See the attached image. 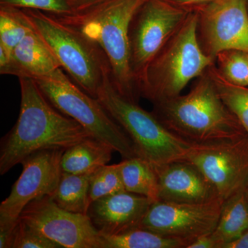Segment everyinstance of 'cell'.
Listing matches in <instances>:
<instances>
[{
	"mask_svg": "<svg viewBox=\"0 0 248 248\" xmlns=\"http://www.w3.org/2000/svg\"><path fill=\"white\" fill-rule=\"evenodd\" d=\"M19 81L20 110L17 122L1 140V175L37 152L66 151L93 137L76 121L53 107L35 79L22 77Z\"/></svg>",
	"mask_w": 248,
	"mask_h": 248,
	"instance_id": "6da1fadb",
	"label": "cell"
},
{
	"mask_svg": "<svg viewBox=\"0 0 248 248\" xmlns=\"http://www.w3.org/2000/svg\"><path fill=\"white\" fill-rule=\"evenodd\" d=\"M153 113L168 130L190 145H202L247 136L207 72L186 95L154 103Z\"/></svg>",
	"mask_w": 248,
	"mask_h": 248,
	"instance_id": "7a4b0ae2",
	"label": "cell"
},
{
	"mask_svg": "<svg viewBox=\"0 0 248 248\" xmlns=\"http://www.w3.org/2000/svg\"><path fill=\"white\" fill-rule=\"evenodd\" d=\"M146 1L104 0L79 12L56 16L102 50L108 62L116 89L124 97L136 103L140 93L130 67V31L135 15Z\"/></svg>",
	"mask_w": 248,
	"mask_h": 248,
	"instance_id": "3957f363",
	"label": "cell"
},
{
	"mask_svg": "<svg viewBox=\"0 0 248 248\" xmlns=\"http://www.w3.org/2000/svg\"><path fill=\"white\" fill-rule=\"evenodd\" d=\"M198 26V13L191 11L148 67L139 90L153 104L180 95L191 80L203 76L213 64L215 58L199 44Z\"/></svg>",
	"mask_w": 248,
	"mask_h": 248,
	"instance_id": "277c9868",
	"label": "cell"
},
{
	"mask_svg": "<svg viewBox=\"0 0 248 248\" xmlns=\"http://www.w3.org/2000/svg\"><path fill=\"white\" fill-rule=\"evenodd\" d=\"M32 28L53 50L62 69L83 91L96 98L104 80L111 75L105 55L79 31L53 14L22 9Z\"/></svg>",
	"mask_w": 248,
	"mask_h": 248,
	"instance_id": "5b68a950",
	"label": "cell"
},
{
	"mask_svg": "<svg viewBox=\"0 0 248 248\" xmlns=\"http://www.w3.org/2000/svg\"><path fill=\"white\" fill-rule=\"evenodd\" d=\"M97 99L128 135L139 156L153 167L187 159L192 145L171 133L153 112L122 95L111 75L99 88Z\"/></svg>",
	"mask_w": 248,
	"mask_h": 248,
	"instance_id": "8992f818",
	"label": "cell"
},
{
	"mask_svg": "<svg viewBox=\"0 0 248 248\" xmlns=\"http://www.w3.org/2000/svg\"><path fill=\"white\" fill-rule=\"evenodd\" d=\"M35 81L53 107L76 121L93 138L112 147L124 159L140 156L128 135L99 101L83 91L62 68Z\"/></svg>",
	"mask_w": 248,
	"mask_h": 248,
	"instance_id": "52a82bcc",
	"label": "cell"
},
{
	"mask_svg": "<svg viewBox=\"0 0 248 248\" xmlns=\"http://www.w3.org/2000/svg\"><path fill=\"white\" fill-rule=\"evenodd\" d=\"M190 11L168 0H146L135 15L130 31V67L138 90L150 64Z\"/></svg>",
	"mask_w": 248,
	"mask_h": 248,
	"instance_id": "ba28073f",
	"label": "cell"
},
{
	"mask_svg": "<svg viewBox=\"0 0 248 248\" xmlns=\"http://www.w3.org/2000/svg\"><path fill=\"white\" fill-rule=\"evenodd\" d=\"M19 219L65 248H103L102 237L88 215L71 213L46 195L23 210Z\"/></svg>",
	"mask_w": 248,
	"mask_h": 248,
	"instance_id": "9c48e42d",
	"label": "cell"
},
{
	"mask_svg": "<svg viewBox=\"0 0 248 248\" xmlns=\"http://www.w3.org/2000/svg\"><path fill=\"white\" fill-rule=\"evenodd\" d=\"M186 161L197 166L226 200L242 189L248 178V136L192 145Z\"/></svg>",
	"mask_w": 248,
	"mask_h": 248,
	"instance_id": "30bf717a",
	"label": "cell"
},
{
	"mask_svg": "<svg viewBox=\"0 0 248 248\" xmlns=\"http://www.w3.org/2000/svg\"><path fill=\"white\" fill-rule=\"evenodd\" d=\"M223 202L192 204L156 201L151 204L140 228L190 245L199 236L215 231Z\"/></svg>",
	"mask_w": 248,
	"mask_h": 248,
	"instance_id": "8fae6325",
	"label": "cell"
},
{
	"mask_svg": "<svg viewBox=\"0 0 248 248\" xmlns=\"http://www.w3.org/2000/svg\"><path fill=\"white\" fill-rule=\"evenodd\" d=\"M63 150L37 152L22 161V174L0 205V225L16 226L21 213L32 201L50 195L62 174Z\"/></svg>",
	"mask_w": 248,
	"mask_h": 248,
	"instance_id": "7c38bea8",
	"label": "cell"
},
{
	"mask_svg": "<svg viewBox=\"0 0 248 248\" xmlns=\"http://www.w3.org/2000/svg\"><path fill=\"white\" fill-rule=\"evenodd\" d=\"M196 9L208 54L225 50L248 53L247 0H213Z\"/></svg>",
	"mask_w": 248,
	"mask_h": 248,
	"instance_id": "4fadbf2b",
	"label": "cell"
},
{
	"mask_svg": "<svg viewBox=\"0 0 248 248\" xmlns=\"http://www.w3.org/2000/svg\"><path fill=\"white\" fill-rule=\"evenodd\" d=\"M154 168L160 201L200 204L223 200L202 171L189 161H174Z\"/></svg>",
	"mask_w": 248,
	"mask_h": 248,
	"instance_id": "5bb4252c",
	"label": "cell"
},
{
	"mask_svg": "<svg viewBox=\"0 0 248 248\" xmlns=\"http://www.w3.org/2000/svg\"><path fill=\"white\" fill-rule=\"evenodd\" d=\"M154 201L124 191L94 201L88 216L102 236L121 234L140 227Z\"/></svg>",
	"mask_w": 248,
	"mask_h": 248,
	"instance_id": "9a60e30c",
	"label": "cell"
},
{
	"mask_svg": "<svg viewBox=\"0 0 248 248\" xmlns=\"http://www.w3.org/2000/svg\"><path fill=\"white\" fill-rule=\"evenodd\" d=\"M12 54L20 71V78L35 79L50 76L62 68L53 50L33 28L14 49Z\"/></svg>",
	"mask_w": 248,
	"mask_h": 248,
	"instance_id": "2e32d148",
	"label": "cell"
},
{
	"mask_svg": "<svg viewBox=\"0 0 248 248\" xmlns=\"http://www.w3.org/2000/svg\"><path fill=\"white\" fill-rule=\"evenodd\" d=\"M115 152L112 147L91 137L63 152L61 160L63 172L85 174L94 172L107 165Z\"/></svg>",
	"mask_w": 248,
	"mask_h": 248,
	"instance_id": "e0dca14e",
	"label": "cell"
},
{
	"mask_svg": "<svg viewBox=\"0 0 248 248\" xmlns=\"http://www.w3.org/2000/svg\"><path fill=\"white\" fill-rule=\"evenodd\" d=\"M248 229V203L244 187L223 202L218 223L211 234L217 248H223Z\"/></svg>",
	"mask_w": 248,
	"mask_h": 248,
	"instance_id": "ac0fdd59",
	"label": "cell"
},
{
	"mask_svg": "<svg viewBox=\"0 0 248 248\" xmlns=\"http://www.w3.org/2000/svg\"><path fill=\"white\" fill-rule=\"evenodd\" d=\"M93 174V172L71 174L62 172L56 189L49 196L63 210L87 215L91 205L89 187Z\"/></svg>",
	"mask_w": 248,
	"mask_h": 248,
	"instance_id": "d6986e66",
	"label": "cell"
},
{
	"mask_svg": "<svg viewBox=\"0 0 248 248\" xmlns=\"http://www.w3.org/2000/svg\"><path fill=\"white\" fill-rule=\"evenodd\" d=\"M121 175L125 190L159 200L158 179L153 165L143 158H130L121 162Z\"/></svg>",
	"mask_w": 248,
	"mask_h": 248,
	"instance_id": "ffe728a7",
	"label": "cell"
},
{
	"mask_svg": "<svg viewBox=\"0 0 248 248\" xmlns=\"http://www.w3.org/2000/svg\"><path fill=\"white\" fill-rule=\"evenodd\" d=\"M103 248H187L188 243L139 228L121 234L102 236Z\"/></svg>",
	"mask_w": 248,
	"mask_h": 248,
	"instance_id": "44dd1931",
	"label": "cell"
},
{
	"mask_svg": "<svg viewBox=\"0 0 248 248\" xmlns=\"http://www.w3.org/2000/svg\"><path fill=\"white\" fill-rule=\"evenodd\" d=\"M206 72L222 100L236 116L248 136V87L236 86L227 81L213 64Z\"/></svg>",
	"mask_w": 248,
	"mask_h": 248,
	"instance_id": "7402d4cb",
	"label": "cell"
},
{
	"mask_svg": "<svg viewBox=\"0 0 248 248\" xmlns=\"http://www.w3.org/2000/svg\"><path fill=\"white\" fill-rule=\"evenodd\" d=\"M32 28L22 9L0 6V45L10 51L22 42Z\"/></svg>",
	"mask_w": 248,
	"mask_h": 248,
	"instance_id": "603a6c76",
	"label": "cell"
},
{
	"mask_svg": "<svg viewBox=\"0 0 248 248\" xmlns=\"http://www.w3.org/2000/svg\"><path fill=\"white\" fill-rule=\"evenodd\" d=\"M121 162L104 165L93 172L90 182V203L125 190L121 175Z\"/></svg>",
	"mask_w": 248,
	"mask_h": 248,
	"instance_id": "cb8c5ba5",
	"label": "cell"
},
{
	"mask_svg": "<svg viewBox=\"0 0 248 248\" xmlns=\"http://www.w3.org/2000/svg\"><path fill=\"white\" fill-rule=\"evenodd\" d=\"M218 68L225 79L236 86L248 87V53L230 50L217 55Z\"/></svg>",
	"mask_w": 248,
	"mask_h": 248,
	"instance_id": "d4e9b609",
	"label": "cell"
},
{
	"mask_svg": "<svg viewBox=\"0 0 248 248\" xmlns=\"http://www.w3.org/2000/svg\"><path fill=\"white\" fill-rule=\"evenodd\" d=\"M58 248L62 247L18 219L13 234L11 248Z\"/></svg>",
	"mask_w": 248,
	"mask_h": 248,
	"instance_id": "484cf974",
	"label": "cell"
},
{
	"mask_svg": "<svg viewBox=\"0 0 248 248\" xmlns=\"http://www.w3.org/2000/svg\"><path fill=\"white\" fill-rule=\"evenodd\" d=\"M0 6L38 10L55 16H65L74 13L68 0H0Z\"/></svg>",
	"mask_w": 248,
	"mask_h": 248,
	"instance_id": "4316f807",
	"label": "cell"
},
{
	"mask_svg": "<svg viewBox=\"0 0 248 248\" xmlns=\"http://www.w3.org/2000/svg\"><path fill=\"white\" fill-rule=\"evenodd\" d=\"M0 73L1 75H12L20 78L21 73L13 57L12 51H10L0 45Z\"/></svg>",
	"mask_w": 248,
	"mask_h": 248,
	"instance_id": "83f0119b",
	"label": "cell"
},
{
	"mask_svg": "<svg viewBox=\"0 0 248 248\" xmlns=\"http://www.w3.org/2000/svg\"><path fill=\"white\" fill-rule=\"evenodd\" d=\"M211 234L199 236L187 248H217L216 241Z\"/></svg>",
	"mask_w": 248,
	"mask_h": 248,
	"instance_id": "f1b7e54d",
	"label": "cell"
},
{
	"mask_svg": "<svg viewBox=\"0 0 248 248\" xmlns=\"http://www.w3.org/2000/svg\"><path fill=\"white\" fill-rule=\"evenodd\" d=\"M103 1L104 0H68L73 12L83 11Z\"/></svg>",
	"mask_w": 248,
	"mask_h": 248,
	"instance_id": "f546056e",
	"label": "cell"
},
{
	"mask_svg": "<svg viewBox=\"0 0 248 248\" xmlns=\"http://www.w3.org/2000/svg\"><path fill=\"white\" fill-rule=\"evenodd\" d=\"M173 4L186 8V9H190L189 7L191 6H200L208 4L211 2L213 0H168ZM191 10V9H190Z\"/></svg>",
	"mask_w": 248,
	"mask_h": 248,
	"instance_id": "4dcf8cb0",
	"label": "cell"
},
{
	"mask_svg": "<svg viewBox=\"0 0 248 248\" xmlns=\"http://www.w3.org/2000/svg\"><path fill=\"white\" fill-rule=\"evenodd\" d=\"M223 248H248V229L239 238L225 245Z\"/></svg>",
	"mask_w": 248,
	"mask_h": 248,
	"instance_id": "1f68e13d",
	"label": "cell"
},
{
	"mask_svg": "<svg viewBox=\"0 0 248 248\" xmlns=\"http://www.w3.org/2000/svg\"><path fill=\"white\" fill-rule=\"evenodd\" d=\"M244 192L245 195H246V200H247V202L248 203V178L247 181H246V184L244 186Z\"/></svg>",
	"mask_w": 248,
	"mask_h": 248,
	"instance_id": "d6a6232c",
	"label": "cell"
}]
</instances>
